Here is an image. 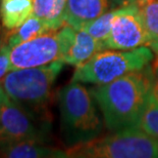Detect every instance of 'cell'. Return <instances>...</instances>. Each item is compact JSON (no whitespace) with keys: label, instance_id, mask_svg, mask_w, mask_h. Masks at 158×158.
Returning <instances> with one entry per match:
<instances>
[{"label":"cell","instance_id":"obj_13","mask_svg":"<svg viewBox=\"0 0 158 158\" xmlns=\"http://www.w3.org/2000/svg\"><path fill=\"white\" fill-rule=\"evenodd\" d=\"M47 31H50V30L47 28L45 21L32 15L18 28L8 30L7 34L1 41L8 45L11 49L23 42L44 34Z\"/></svg>","mask_w":158,"mask_h":158},{"label":"cell","instance_id":"obj_14","mask_svg":"<svg viewBox=\"0 0 158 158\" xmlns=\"http://www.w3.org/2000/svg\"><path fill=\"white\" fill-rule=\"evenodd\" d=\"M138 12L150 38L149 47L158 53V0H139L135 2Z\"/></svg>","mask_w":158,"mask_h":158},{"label":"cell","instance_id":"obj_22","mask_svg":"<svg viewBox=\"0 0 158 158\" xmlns=\"http://www.w3.org/2000/svg\"><path fill=\"white\" fill-rule=\"evenodd\" d=\"M127 1L129 2V3H135L137 1H139V0H127Z\"/></svg>","mask_w":158,"mask_h":158},{"label":"cell","instance_id":"obj_6","mask_svg":"<svg viewBox=\"0 0 158 158\" xmlns=\"http://www.w3.org/2000/svg\"><path fill=\"white\" fill-rule=\"evenodd\" d=\"M64 40L60 30H50L10 49V71L62 61Z\"/></svg>","mask_w":158,"mask_h":158},{"label":"cell","instance_id":"obj_19","mask_svg":"<svg viewBox=\"0 0 158 158\" xmlns=\"http://www.w3.org/2000/svg\"><path fill=\"white\" fill-rule=\"evenodd\" d=\"M10 71V47L1 41L0 45V81Z\"/></svg>","mask_w":158,"mask_h":158},{"label":"cell","instance_id":"obj_7","mask_svg":"<svg viewBox=\"0 0 158 158\" xmlns=\"http://www.w3.org/2000/svg\"><path fill=\"white\" fill-rule=\"evenodd\" d=\"M36 119L6 96L0 108V147L25 141L44 143L48 129Z\"/></svg>","mask_w":158,"mask_h":158},{"label":"cell","instance_id":"obj_10","mask_svg":"<svg viewBox=\"0 0 158 158\" xmlns=\"http://www.w3.org/2000/svg\"><path fill=\"white\" fill-rule=\"evenodd\" d=\"M127 0H68L64 11L65 24L82 30L105 12L127 4Z\"/></svg>","mask_w":158,"mask_h":158},{"label":"cell","instance_id":"obj_20","mask_svg":"<svg viewBox=\"0 0 158 158\" xmlns=\"http://www.w3.org/2000/svg\"><path fill=\"white\" fill-rule=\"evenodd\" d=\"M6 93L4 92V89H3V87L2 85L0 84V108H1V105H2V103H3V101H4V99L6 97Z\"/></svg>","mask_w":158,"mask_h":158},{"label":"cell","instance_id":"obj_21","mask_svg":"<svg viewBox=\"0 0 158 158\" xmlns=\"http://www.w3.org/2000/svg\"><path fill=\"white\" fill-rule=\"evenodd\" d=\"M157 56H158V53H157ZM153 70H154V73H155V77H156V79L158 80V62L156 63V65H154Z\"/></svg>","mask_w":158,"mask_h":158},{"label":"cell","instance_id":"obj_24","mask_svg":"<svg viewBox=\"0 0 158 158\" xmlns=\"http://www.w3.org/2000/svg\"><path fill=\"white\" fill-rule=\"evenodd\" d=\"M0 3H1V0H0Z\"/></svg>","mask_w":158,"mask_h":158},{"label":"cell","instance_id":"obj_15","mask_svg":"<svg viewBox=\"0 0 158 158\" xmlns=\"http://www.w3.org/2000/svg\"><path fill=\"white\" fill-rule=\"evenodd\" d=\"M139 127L158 140V80L156 77L141 117Z\"/></svg>","mask_w":158,"mask_h":158},{"label":"cell","instance_id":"obj_2","mask_svg":"<svg viewBox=\"0 0 158 158\" xmlns=\"http://www.w3.org/2000/svg\"><path fill=\"white\" fill-rule=\"evenodd\" d=\"M60 124L69 147L101 136L105 126L91 90L81 82H70L58 93Z\"/></svg>","mask_w":158,"mask_h":158},{"label":"cell","instance_id":"obj_18","mask_svg":"<svg viewBox=\"0 0 158 158\" xmlns=\"http://www.w3.org/2000/svg\"><path fill=\"white\" fill-rule=\"evenodd\" d=\"M54 0H33V16L47 21L52 12Z\"/></svg>","mask_w":158,"mask_h":158},{"label":"cell","instance_id":"obj_4","mask_svg":"<svg viewBox=\"0 0 158 158\" xmlns=\"http://www.w3.org/2000/svg\"><path fill=\"white\" fill-rule=\"evenodd\" d=\"M66 157L156 158L158 140L140 127H131L69 147Z\"/></svg>","mask_w":158,"mask_h":158},{"label":"cell","instance_id":"obj_16","mask_svg":"<svg viewBox=\"0 0 158 158\" xmlns=\"http://www.w3.org/2000/svg\"><path fill=\"white\" fill-rule=\"evenodd\" d=\"M116 13L117 8L107 11L104 15L100 16L99 18L94 20L93 22L89 23L88 25H86L82 30H85L96 40H98V41L102 42L104 44V42L106 41V39L108 38L110 34V31H111L112 28V23Z\"/></svg>","mask_w":158,"mask_h":158},{"label":"cell","instance_id":"obj_9","mask_svg":"<svg viewBox=\"0 0 158 158\" xmlns=\"http://www.w3.org/2000/svg\"><path fill=\"white\" fill-rule=\"evenodd\" d=\"M64 40L62 61L73 66H80L102 50H106L102 42L96 40L85 30H77L64 24L60 28Z\"/></svg>","mask_w":158,"mask_h":158},{"label":"cell","instance_id":"obj_8","mask_svg":"<svg viewBox=\"0 0 158 158\" xmlns=\"http://www.w3.org/2000/svg\"><path fill=\"white\" fill-rule=\"evenodd\" d=\"M104 45L106 49L116 50H131L150 45V38L135 3H127L117 8L111 31Z\"/></svg>","mask_w":158,"mask_h":158},{"label":"cell","instance_id":"obj_12","mask_svg":"<svg viewBox=\"0 0 158 158\" xmlns=\"http://www.w3.org/2000/svg\"><path fill=\"white\" fill-rule=\"evenodd\" d=\"M33 15V0H1L0 21L6 30L18 28Z\"/></svg>","mask_w":158,"mask_h":158},{"label":"cell","instance_id":"obj_23","mask_svg":"<svg viewBox=\"0 0 158 158\" xmlns=\"http://www.w3.org/2000/svg\"><path fill=\"white\" fill-rule=\"evenodd\" d=\"M0 45H1V40H0Z\"/></svg>","mask_w":158,"mask_h":158},{"label":"cell","instance_id":"obj_1","mask_svg":"<svg viewBox=\"0 0 158 158\" xmlns=\"http://www.w3.org/2000/svg\"><path fill=\"white\" fill-rule=\"evenodd\" d=\"M154 80L155 73L149 65L114 81L91 87L109 132L139 127Z\"/></svg>","mask_w":158,"mask_h":158},{"label":"cell","instance_id":"obj_5","mask_svg":"<svg viewBox=\"0 0 158 158\" xmlns=\"http://www.w3.org/2000/svg\"><path fill=\"white\" fill-rule=\"evenodd\" d=\"M149 46L131 50H102L89 61L77 66L70 82L105 84L127 73L146 68L154 60Z\"/></svg>","mask_w":158,"mask_h":158},{"label":"cell","instance_id":"obj_11","mask_svg":"<svg viewBox=\"0 0 158 158\" xmlns=\"http://www.w3.org/2000/svg\"><path fill=\"white\" fill-rule=\"evenodd\" d=\"M0 156L7 158H63L66 151L45 145L43 142L25 141L0 147Z\"/></svg>","mask_w":158,"mask_h":158},{"label":"cell","instance_id":"obj_17","mask_svg":"<svg viewBox=\"0 0 158 158\" xmlns=\"http://www.w3.org/2000/svg\"><path fill=\"white\" fill-rule=\"evenodd\" d=\"M68 0H54L52 12L49 19L45 22L49 30H58L65 24L64 11Z\"/></svg>","mask_w":158,"mask_h":158},{"label":"cell","instance_id":"obj_3","mask_svg":"<svg viewBox=\"0 0 158 158\" xmlns=\"http://www.w3.org/2000/svg\"><path fill=\"white\" fill-rule=\"evenodd\" d=\"M64 64L59 60L44 66L11 70L0 84L6 95L27 112L35 118H45L53 86Z\"/></svg>","mask_w":158,"mask_h":158}]
</instances>
